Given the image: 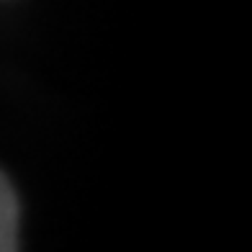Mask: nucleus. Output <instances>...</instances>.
<instances>
[{
  "instance_id": "obj_1",
  "label": "nucleus",
  "mask_w": 252,
  "mask_h": 252,
  "mask_svg": "<svg viewBox=\"0 0 252 252\" xmlns=\"http://www.w3.org/2000/svg\"><path fill=\"white\" fill-rule=\"evenodd\" d=\"M18 250V198L10 180L0 173V252Z\"/></svg>"
}]
</instances>
